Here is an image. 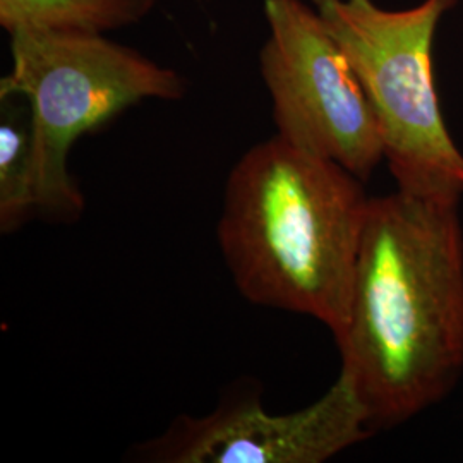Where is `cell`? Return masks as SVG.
<instances>
[{"label":"cell","instance_id":"cell-1","mask_svg":"<svg viewBox=\"0 0 463 463\" xmlns=\"http://www.w3.org/2000/svg\"><path fill=\"white\" fill-rule=\"evenodd\" d=\"M455 201L369 203L345 328L335 340L374 430L451 393L463 374V225Z\"/></svg>","mask_w":463,"mask_h":463},{"label":"cell","instance_id":"cell-2","mask_svg":"<svg viewBox=\"0 0 463 463\" xmlns=\"http://www.w3.org/2000/svg\"><path fill=\"white\" fill-rule=\"evenodd\" d=\"M347 168L279 134L229 174L218 244L250 304L345 328L371 196Z\"/></svg>","mask_w":463,"mask_h":463},{"label":"cell","instance_id":"cell-3","mask_svg":"<svg viewBox=\"0 0 463 463\" xmlns=\"http://www.w3.org/2000/svg\"><path fill=\"white\" fill-rule=\"evenodd\" d=\"M11 40L13 69L0 97L19 95L30 107L40 213L76 222L84 199L67 166L72 145L141 99H183L185 84L103 33L17 30Z\"/></svg>","mask_w":463,"mask_h":463},{"label":"cell","instance_id":"cell-4","mask_svg":"<svg viewBox=\"0 0 463 463\" xmlns=\"http://www.w3.org/2000/svg\"><path fill=\"white\" fill-rule=\"evenodd\" d=\"M455 2L392 11L374 0H313L371 101L398 191L460 203L463 153L441 114L432 62L438 24Z\"/></svg>","mask_w":463,"mask_h":463},{"label":"cell","instance_id":"cell-5","mask_svg":"<svg viewBox=\"0 0 463 463\" xmlns=\"http://www.w3.org/2000/svg\"><path fill=\"white\" fill-rule=\"evenodd\" d=\"M261 74L277 134L365 183L384 160L380 124L347 53L304 0H265Z\"/></svg>","mask_w":463,"mask_h":463},{"label":"cell","instance_id":"cell-6","mask_svg":"<svg viewBox=\"0 0 463 463\" xmlns=\"http://www.w3.org/2000/svg\"><path fill=\"white\" fill-rule=\"evenodd\" d=\"M364 403L340 371L328 392L290 414L266 412L258 395L223 400L213 412L179 415L131 457L151 463H323L369 439Z\"/></svg>","mask_w":463,"mask_h":463},{"label":"cell","instance_id":"cell-7","mask_svg":"<svg viewBox=\"0 0 463 463\" xmlns=\"http://www.w3.org/2000/svg\"><path fill=\"white\" fill-rule=\"evenodd\" d=\"M156 0H0V24L17 30L105 33L139 23Z\"/></svg>","mask_w":463,"mask_h":463},{"label":"cell","instance_id":"cell-8","mask_svg":"<svg viewBox=\"0 0 463 463\" xmlns=\"http://www.w3.org/2000/svg\"><path fill=\"white\" fill-rule=\"evenodd\" d=\"M0 99V231L11 233L40 213V206L30 107L17 95Z\"/></svg>","mask_w":463,"mask_h":463}]
</instances>
